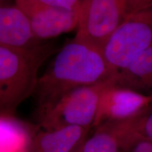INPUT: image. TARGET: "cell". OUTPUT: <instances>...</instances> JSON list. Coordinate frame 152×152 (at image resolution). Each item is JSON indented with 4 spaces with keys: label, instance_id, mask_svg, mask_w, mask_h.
<instances>
[{
    "label": "cell",
    "instance_id": "cell-1",
    "mask_svg": "<svg viewBox=\"0 0 152 152\" xmlns=\"http://www.w3.org/2000/svg\"><path fill=\"white\" fill-rule=\"evenodd\" d=\"M113 75L99 51L73 39L57 53L38 78L33 94L38 111L47 109L70 91L101 83Z\"/></svg>",
    "mask_w": 152,
    "mask_h": 152
},
{
    "label": "cell",
    "instance_id": "cell-2",
    "mask_svg": "<svg viewBox=\"0 0 152 152\" xmlns=\"http://www.w3.org/2000/svg\"><path fill=\"white\" fill-rule=\"evenodd\" d=\"M52 49L41 45L24 50L0 47V115L13 116L34 94L39 68Z\"/></svg>",
    "mask_w": 152,
    "mask_h": 152
},
{
    "label": "cell",
    "instance_id": "cell-3",
    "mask_svg": "<svg viewBox=\"0 0 152 152\" xmlns=\"http://www.w3.org/2000/svg\"><path fill=\"white\" fill-rule=\"evenodd\" d=\"M152 5V0H81L74 39L102 54L114 32L134 13Z\"/></svg>",
    "mask_w": 152,
    "mask_h": 152
},
{
    "label": "cell",
    "instance_id": "cell-4",
    "mask_svg": "<svg viewBox=\"0 0 152 152\" xmlns=\"http://www.w3.org/2000/svg\"><path fill=\"white\" fill-rule=\"evenodd\" d=\"M113 84V76L106 80L76 88L39 112L40 122L46 130L66 126L90 128L94 124L102 93Z\"/></svg>",
    "mask_w": 152,
    "mask_h": 152
},
{
    "label": "cell",
    "instance_id": "cell-5",
    "mask_svg": "<svg viewBox=\"0 0 152 152\" xmlns=\"http://www.w3.org/2000/svg\"><path fill=\"white\" fill-rule=\"evenodd\" d=\"M152 47V5L130 16L110 37L102 51L113 74Z\"/></svg>",
    "mask_w": 152,
    "mask_h": 152
},
{
    "label": "cell",
    "instance_id": "cell-6",
    "mask_svg": "<svg viewBox=\"0 0 152 152\" xmlns=\"http://www.w3.org/2000/svg\"><path fill=\"white\" fill-rule=\"evenodd\" d=\"M29 20L37 40H46L77 28L79 11L57 7L52 0H17L15 4Z\"/></svg>",
    "mask_w": 152,
    "mask_h": 152
},
{
    "label": "cell",
    "instance_id": "cell-7",
    "mask_svg": "<svg viewBox=\"0 0 152 152\" xmlns=\"http://www.w3.org/2000/svg\"><path fill=\"white\" fill-rule=\"evenodd\" d=\"M152 111V94L111 85L101 96L93 127L108 121L132 118Z\"/></svg>",
    "mask_w": 152,
    "mask_h": 152
},
{
    "label": "cell",
    "instance_id": "cell-8",
    "mask_svg": "<svg viewBox=\"0 0 152 152\" xmlns=\"http://www.w3.org/2000/svg\"><path fill=\"white\" fill-rule=\"evenodd\" d=\"M140 116L108 121L83 144V152H127L143 140L139 132Z\"/></svg>",
    "mask_w": 152,
    "mask_h": 152
},
{
    "label": "cell",
    "instance_id": "cell-9",
    "mask_svg": "<svg viewBox=\"0 0 152 152\" xmlns=\"http://www.w3.org/2000/svg\"><path fill=\"white\" fill-rule=\"evenodd\" d=\"M34 36L28 17L14 6H0V47L30 49L40 46Z\"/></svg>",
    "mask_w": 152,
    "mask_h": 152
},
{
    "label": "cell",
    "instance_id": "cell-10",
    "mask_svg": "<svg viewBox=\"0 0 152 152\" xmlns=\"http://www.w3.org/2000/svg\"><path fill=\"white\" fill-rule=\"evenodd\" d=\"M114 86L145 95L152 94V47L113 75Z\"/></svg>",
    "mask_w": 152,
    "mask_h": 152
},
{
    "label": "cell",
    "instance_id": "cell-11",
    "mask_svg": "<svg viewBox=\"0 0 152 152\" xmlns=\"http://www.w3.org/2000/svg\"><path fill=\"white\" fill-rule=\"evenodd\" d=\"M90 128L66 126L46 130L30 142V152H72L86 140Z\"/></svg>",
    "mask_w": 152,
    "mask_h": 152
},
{
    "label": "cell",
    "instance_id": "cell-12",
    "mask_svg": "<svg viewBox=\"0 0 152 152\" xmlns=\"http://www.w3.org/2000/svg\"><path fill=\"white\" fill-rule=\"evenodd\" d=\"M30 144L29 132L20 121L0 115V152H28Z\"/></svg>",
    "mask_w": 152,
    "mask_h": 152
},
{
    "label": "cell",
    "instance_id": "cell-13",
    "mask_svg": "<svg viewBox=\"0 0 152 152\" xmlns=\"http://www.w3.org/2000/svg\"><path fill=\"white\" fill-rule=\"evenodd\" d=\"M139 132L143 140L152 141V111L141 117Z\"/></svg>",
    "mask_w": 152,
    "mask_h": 152
},
{
    "label": "cell",
    "instance_id": "cell-14",
    "mask_svg": "<svg viewBox=\"0 0 152 152\" xmlns=\"http://www.w3.org/2000/svg\"><path fill=\"white\" fill-rule=\"evenodd\" d=\"M131 152H152V141L142 140L133 147Z\"/></svg>",
    "mask_w": 152,
    "mask_h": 152
},
{
    "label": "cell",
    "instance_id": "cell-15",
    "mask_svg": "<svg viewBox=\"0 0 152 152\" xmlns=\"http://www.w3.org/2000/svg\"><path fill=\"white\" fill-rule=\"evenodd\" d=\"M83 144H80L79 147H77L75 150H74L73 151H72V152H83Z\"/></svg>",
    "mask_w": 152,
    "mask_h": 152
},
{
    "label": "cell",
    "instance_id": "cell-16",
    "mask_svg": "<svg viewBox=\"0 0 152 152\" xmlns=\"http://www.w3.org/2000/svg\"><path fill=\"white\" fill-rule=\"evenodd\" d=\"M2 4H3L2 1H0V6H1V5H2Z\"/></svg>",
    "mask_w": 152,
    "mask_h": 152
}]
</instances>
